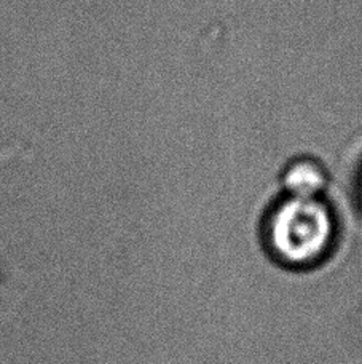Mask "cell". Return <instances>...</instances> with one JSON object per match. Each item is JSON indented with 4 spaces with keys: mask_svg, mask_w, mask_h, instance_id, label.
<instances>
[{
    "mask_svg": "<svg viewBox=\"0 0 362 364\" xmlns=\"http://www.w3.org/2000/svg\"><path fill=\"white\" fill-rule=\"evenodd\" d=\"M262 233L273 261L287 269H309L331 255L337 219L321 197L284 195L265 216Z\"/></svg>",
    "mask_w": 362,
    "mask_h": 364,
    "instance_id": "obj_1",
    "label": "cell"
},
{
    "mask_svg": "<svg viewBox=\"0 0 362 364\" xmlns=\"http://www.w3.org/2000/svg\"><path fill=\"white\" fill-rule=\"evenodd\" d=\"M327 173L319 161L302 157L286 166L283 171V187L286 195L300 198L321 197L327 187Z\"/></svg>",
    "mask_w": 362,
    "mask_h": 364,
    "instance_id": "obj_2",
    "label": "cell"
}]
</instances>
